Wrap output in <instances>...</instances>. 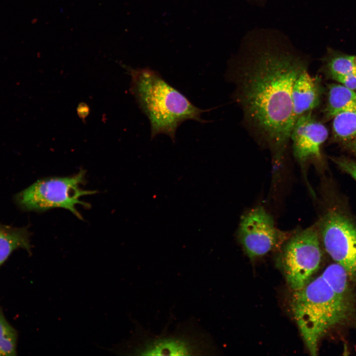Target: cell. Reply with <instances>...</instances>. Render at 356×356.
<instances>
[{"instance_id":"6da1fadb","label":"cell","mask_w":356,"mask_h":356,"mask_svg":"<svg viewBox=\"0 0 356 356\" xmlns=\"http://www.w3.org/2000/svg\"><path fill=\"white\" fill-rule=\"evenodd\" d=\"M234 60L225 75L234 86L232 99L241 111L249 135L279 161L289 144L295 122L292 92L308 62L289 50L256 48Z\"/></svg>"},{"instance_id":"7a4b0ae2","label":"cell","mask_w":356,"mask_h":356,"mask_svg":"<svg viewBox=\"0 0 356 356\" xmlns=\"http://www.w3.org/2000/svg\"><path fill=\"white\" fill-rule=\"evenodd\" d=\"M290 308L308 351L314 356L327 332L355 316L356 300L353 291L333 290L321 275L293 291Z\"/></svg>"},{"instance_id":"3957f363","label":"cell","mask_w":356,"mask_h":356,"mask_svg":"<svg viewBox=\"0 0 356 356\" xmlns=\"http://www.w3.org/2000/svg\"><path fill=\"white\" fill-rule=\"evenodd\" d=\"M130 72L131 91L149 120L151 139L164 134L175 141L177 129L183 122H206L201 118L206 110L194 105L158 72L148 68L132 69Z\"/></svg>"},{"instance_id":"277c9868","label":"cell","mask_w":356,"mask_h":356,"mask_svg":"<svg viewBox=\"0 0 356 356\" xmlns=\"http://www.w3.org/2000/svg\"><path fill=\"white\" fill-rule=\"evenodd\" d=\"M85 177V171L81 170L72 177L40 179L18 193L16 196V201L23 209L28 211H44L61 208L70 211L80 220H83L76 206L80 204L87 208L90 206L80 198L96 192L81 188Z\"/></svg>"},{"instance_id":"5b68a950","label":"cell","mask_w":356,"mask_h":356,"mask_svg":"<svg viewBox=\"0 0 356 356\" xmlns=\"http://www.w3.org/2000/svg\"><path fill=\"white\" fill-rule=\"evenodd\" d=\"M326 252L356 283V222L344 207L332 205L317 223Z\"/></svg>"},{"instance_id":"8992f818","label":"cell","mask_w":356,"mask_h":356,"mask_svg":"<svg viewBox=\"0 0 356 356\" xmlns=\"http://www.w3.org/2000/svg\"><path fill=\"white\" fill-rule=\"evenodd\" d=\"M317 223L289 239L282 253L286 280L293 290L303 288L319 268L322 253Z\"/></svg>"},{"instance_id":"52a82bcc","label":"cell","mask_w":356,"mask_h":356,"mask_svg":"<svg viewBox=\"0 0 356 356\" xmlns=\"http://www.w3.org/2000/svg\"><path fill=\"white\" fill-rule=\"evenodd\" d=\"M238 237L248 257L252 260L262 257L287 237L278 229L272 217L261 206L254 208L241 218Z\"/></svg>"},{"instance_id":"ba28073f","label":"cell","mask_w":356,"mask_h":356,"mask_svg":"<svg viewBox=\"0 0 356 356\" xmlns=\"http://www.w3.org/2000/svg\"><path fill=\"white\" fill-rule=\"evenodd\" d=\"M201 338L187 334L145 337L129 345L130 354L139 356H191L209 352Z\"/></svg>"},{"instance_id":"9c48e42d","label":"cell","mask_w":356,"mask_h":356,"mask_svg":"<svg viewBox=\"0 0 356 356\" xmlns=\"http://www.w3.org/2000/svg\"><path fill=\"white\" fill-rule=\"evenodd\" d=\"M324 125L313 116L304 114L295 122L290 135L293 154L301 164L321 160V146L328 137Z\"/></svg>"},{"instance_id":"30bf717a","label":"cell","mask_w":356,"mask_h":356,"mask_svg":"<svg viewBox=\"0 0 356 356\" xmlns=\"http://www.w3.org/2000/svg\"><path fill=\"white\" fill-rule=\"evenodd\" d=\"M320 78L312 77L308 70L303 72L295 81L292 89L293 116L296 120L304 114L312 112L319 105L322 94Z\"/></svg>"},{"instance_id":"8fae6325","label":"cell","mask_w":356,"mask_h":356,"mask_svg":"<svg viewBox=\"0 0 356 356\" xmlns=\"http://www.w3.org/2000/svg\"><path fill=\"white\" fill-rule=\"evenodd\" d=\"M324 111L327 118H333L343 112L356 111V92L342 84L328 85Z\"/></svg>"},{"instance_id":"7c38bea8","label":"cell","mask_w":356,"mask_h":356,"mask_svg":"<svg viewBox=\"0 0 356 356\" xmlns=\"http://www.w3.org/2000/svg\"><path fill=\"white\" fill-rule=\"evenodd\" d=\"M30 233L25 228H17L0 223V266L18 248L30 250Z\"/></svg>"},{"instance_id":"4fadbf2b","label":"cell","mask_w":356,"mask_h":356,"mask_svg":"<svg viewBox=\"0 0 356 356\" xmlns=\"http://www.w3.org/2000/svg\"><path fill=\"white\" fill-rule=\"evenodd\" d=\"M333 119L334 137L356 155V111L340 113Z\"/></svg>"},{"instance_id":"5bb4252c","label":"cell","mask_w":356,"mask_h":356,"mask_svg":"<svg viewBox=\"0 0 356 356\" xmlns=\"http://www.w3.org/2000/svg\"><path fill=\"white\" fill-rule=\"evenodd\" d=\"M323 68L325 73L334 80L339 77L356 74L355 56L329 49L323 59Z\"/></svg>"},{"instance_id":"9a60e30c","label":"cell","mask_w":356,"mask_h":356,"mask_svg":"<svg viewBox=\"0 0 356 356\" xmlns=\"http://www.w3.org/2000/svg\"><path fill=\"white\" fill-rule=\"evenodd\" d=\"M17 342V332L0 308V356L16 355Z\"/></svg>"},{"instance_id":"2e32d148","label":"cell","mask_w":356,"mask_h":356,"mask_svg":"<svg viewBox=\"0 0 356 356\" xmlns=\"http://www.w3.org/2000/svg\"><path fill=\"white\" fill-rule=\"evenodd\" d=\"M332 159L340 169L350 175L356 181V161L344 157Z\"/></svg>"},{"instance_id":"e0dca14e","label":"cell","mask_w":356,"mask_h":356,"mask_svg":"<svg viewBox=\"0 0 356 356\" xmlns=\"http://www.w3.org/2000/svg\"><path fill=\"white\" fill-rule=\"evenodd\" d=\"M335 80L350 89L356 90V74L339 77Z\"/></svg>"},{"instance_id":"ac0fdd59","label":"cell","mask_w":356,"mask_h":356,"mask_svg":"<svg viewBox=\"0 0 356 356\" xmlns=\"http://www.w3.org/2000/svg\"><path fill=\"white\" fill-rule=\"evenodd\" d=\"M355 61L356 62V56H355Z\"/></svg>"}]
</instances>
